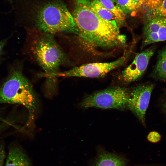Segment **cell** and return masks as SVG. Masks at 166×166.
Wrapping results in <instances>:
<instances>
[{
	"mask_svg": "<svg viewBox=\"0 0 166 166\" xmlns=\"http://www.w3.org/2000/svg\"><path fill=\"white\" fill-rule=\"evenodd\" d=\"M72 16L78 30L82 46L93 53L97 49L124 46L126 36L121 34L116 21L103 19L94 11L90 0H75Z\"/></svg>",
	"mask_w": 166,
	"mask_h": 166,
	"instance_id": "6da1fadb",
	"label": "cell"
},
{
	"mask_svg": "<svg viewBox=\"0 0 166 166\" xmlns=\"http://www.w3.org/2000/svg\"><path fill=\"white\" fill-rule=\"evenodd\" d=\"M33 38L31 50L37 61L44 71L46 78V94L52 96L57 91V74L61 65L65 63L66 57L52 34L40 31Z\"/></svg>",
	"mask_w": 166,
	"mask_h": 166,
	"instance_id": "7a4b0ae2",
	"label": "cell"
},
{
	"mask_svg": "<svg viewBox=\"0 0 166 166\" xmlns=\"http://www.w3.org/2000/svg\"><path fill=\"white\" fill-rule=\"evenodd\" d=\"M5 103L22 105L31 115L36 109L37 100L32 86L17 67H10L8 76L0 87V104Z\"/></svg>",
	"mask_w": 166,
	"mask_h": 166,
	"instance_id": "3957f363",
	"label": "cell"
},
{
	"mask_svg": "<svg viewBox=\"0 0 166 166\" xmlns=\"http://www.w3.org/2000/svg\"><path fill=\"white\" fill-rule=\"evenodd\" d=\"M36 26L39 31L51 34L65 32L79 34L72 15L64 5L48 4L39 11Z\"/></svg>",
	"mask_w": 166,
	"mask_h": 166,
	"instance_id": "277c9868",
	"label": "cell"
},
{
	"mask_svg": "<svg viewBox=\"0 0 166 166\" xmlns=\"http://www.w3.org/2000/svg\"><path fill=\"white\" fill-rule=\"evenodd\" d=\"M130 93L125 88H109L89 96L80 105L85 108L94 107L122 109L127 107Z\"/></svg>",
	"mask_w": 166,
	"mask_h": 166,
	"instance_id": "5b68a950",
	"label": "cell"
},
{
	"mask_svg": "<svg viewBox=\"0 0 166 166\" xmlns=\"http://www.w3.org/2000/svg\"><path fill=\"white\" fill-rule=\"evenodd\" d=\"M128 51L117 60L110 62H94L82 65L68 71L58 73L57 76L97 78L103 77L112 70L124 64L130 55Z\"/></svg>",
	"mask_w": 166,
	"mask_h": 166,
	"instance_id": "8992f818",
	"label": "cell"
},
{
	"mask_svg": "<svg viewBox=\"0 0 166 166\" xmlns=\"http://www.w3.org/2000/svg\"><path fill=\"white\" fill-rule=\"evenodd\" d=\"M151 84L141 85L134 87L130 91L127 107L145 124V115L153 89Z\"/></svg>",
	"mask_w": 166,
	"mask_h": 166,
	"instance_id": "52a82bcc",
	"label": "cell"
},
{
	"mask_svg": "<svg viewBox=\"0 0 166 166\" xmlns=\"http://www.w3.org/2000/svg\"><path fill=\"white\" fill-rule=\"evenodd\" d=\"M166 41V17H148L143 28L142 48Z\"/></svg>",
	"mask_w": 166,
	"mask_h": 166,
	"instance_id": "ba28073f",
	"label": "cell"
},
{
	"mask_svg": "<svg viewBox=\"0 0 166 166\" xmlns=\"http://www.w3.org/2000/svg\"><path fill=\"white\" fill-rule=\"evenodd\" d=\"M154 51L153 48H150L137 53L131 64L123 71L122 79L125 82H130L140 77L146 70Z\"/></svg>",
	"mask_w": 166,
	"mask_h": 166,
	"instance_id": "9c48e42d",
	"label": "cell"
},
{
	"mask_svg": "<svg viewBox=\"0 0 166 166\" xmlns=\"http://www.w3.org/2000/svg\"><path fill=\"white\" fill-rule=\"evenodd\" d=\"M127 162L123 157L100 148L92 166H125Z\"/></svg>",
	"mask_w": 166,
	"mask_h": 166,
	"instance_id": "30bf717a",
	"label": "cell"
},
{
	"mask_svg": "<svg viewBox=\"0 0 166 166\" xmlns=\"http://www.w3.org/2000/svg\"><path fill=\"white\" fill-rule=\"evenodd\" d=\"M4 166H33L24 149L18 145L11 146Z\"/></svg>",
	"mask_w": 166,
	"mask_h": 166,
	"instance_id": "8fae6325",
	"label": "cell"
},
{
	"mask_svg": "<svg viewBox=\"0 0 166 166\" xmlns=\"http://www.w3.org/2000/svg\"><path fill=\"white\" fill-rule=\"evenodd\" d=\"M102 5L114 16L119 27L123 26L126 15L119 6L117 0H99Z\"/></svg>",
	"mask_w": 166,
	"mask_h": 166,
	"instance_id": "7c38bea8",
	"label": "cell"
},
{
	"mask_svg": "<svg viewBox=\"0 0 166 166\" xmlns=\"http://www.w3.org/2000/svg\"><path fill=\"white\" fill-rule=\"evenodd\" d=\"M156 78L166 81V48L160 53L153 72Z\"/></svg>",
	"mask_w": 166,
	"mask_h": 166,
	"instance_id": "4fadbf2b",
	"label": "cell"
},
{
	"mask_svg": "<svg viewBox=\"0 0 166 166\" xmlns=\"http://www.w3.org/2000/svg\"><path fill=\"white\" fill-rule=\"evenodd\" d=\"M94 11L102 18L109 21H116L113 14L107 9L99 0H90Z\"/></svg>",
	"mask_w": 166,
	"mask_h": 166,
	"instance_id": "5bb4252c",
	"label": "cell"
},
{
	"mask_svg": "<svg viewBox=\"0 0 166 166\" xmlns=\"http://www.w3.org/2000/svg\"><path fill=\"white\" fill-rule=\"evenodd\" d=\"M147 17H166V0H162L154 8L148 10Z\"/></svg>",
	"mask_w": 166,
	"mask_h": 166,
	"instance_id": "9a60e30c",
	"label": "cell"
},
{
	"mask_svg": "<svg viewBox=\"0 0 166 166\" xmlns=\"http://www.w3.org/2000/svg\"><path fill=\"white\" fill-rule=\"evenodd\" d=\"M121 9L125 14H129L134 12L132 0H117Z\"/></svg>",
	"mask_w": 166,
	"mask_h": 166,
	"instance_id": "2e32d148",
	"label": "cell"
},
{
	"mask_svg": "<svg viewBox=\"0 0 166 166\" xmlns=\"http://www.w3.org/2000/svg\"><path fill=\"white\" fill-rule=\"evenodd\" d=\"M161 138V135L156 131H152L150 132L147 137L148 141L153 143L158 142L160 140Z\"/></svg>",
	"mask_w": 166,
	"mask_h": 166,
	"instance_id": "e0dca14e",
	"label": "cell"
},
{
	"mask_svg": "<svg viewBox=\"0 0 166 166\" xmlns=\"http://www.w3.org/2000/svg\"><path fill=\"white\" fill-rule=\"evenodd\" d=\"M162 0H145L144 5L148 10H151L156 7Z\"/></svg>",
	"mask_w": 166,
	"mask_h": 166,
	"instance_id": "ac0fdd59",
	"label": "cell"
},
{
	"mask_svg": "<svg viewBox=\"0 0 166 166\" xmlns=\"http://www.w3.org/2000/svg\"><path fill=\"white\" fill-rule=\"evenodd\" d=\"M145 0H132L134 12L139 9L144 5Z\"/></svg>",
	"mask_w": 166,
	"mask_h": 166,
	"instance_id": "d6986e66",
	"label": "cell"
},
{
	"mask_svg": "<svg viewBox=\"0 0 166 166\" xmlns=\"http://www.w3.org/2000/svg\"><path fill=\"white\" fill-rule=\"evenodd\" d=\"M6 157L4 147L3 144H0V166H4Z\"/></svg>",
	"mask_w": 166,
	"mask_h": 166,
	"instance_id": "ffe728a7",
	"label": "cell"
},
{
	"mask_svg": "<svg viewBox=\"0 0 166 166\" xmlns=\"http://www.w3.org/2000/svg\"><path fill=\"white\" fill-rule=\"evenodd\" d=\"M7 39L0 41V60L3 53L4 48L7 43Z\"/></svg>",
	"mask_w": 166,
	"mask_h": 166,
	"instance_id": "44dd1931",
	"label": "cell"
},
{
	"mask_svg": "<svg viewBox=\"0 0 166 166\" xmlns=\"http://www.w3.org/2000/svg\"><path fill=\"white\" fill-rule=\"evenodd\" d=\"M6 128V126L4 124L0 123V134L3 132Z\"/></svg>",
	"mask_w": 166,
	"mask_h": 166,
	"instance_id": "7402d4cb",
	"label": "cell"
},
{
	"mask_svg": "<svg viewBox=\"0 0 166 166\" xmlns=\"http://www.w3.org/2000/svg\"><path fill=\"white\" fill-rule=\"evenodd\" d=\"M164 109L166 112V93L165 96V98H164V102L163 104Z\"/></svg>",
	"mask_w": 166,
	"mask_h": 166,
	"instance_id": "603a6c76",
	"label": "cell"
},
{
	"mask_svg": "<svg viewBox=\"0 0 166 166\" xmlns=\"http://www.w3.org/2000/svg\"><path fill=\"white\" fill-rule=\"evenodd\" d=\"M157 166L156 165H139V166Z\"/></svg>",
	"mask_w": 166,
	"mask_h": 166,
	"instance_id": "cb8c5ba5",
	"label": "cell"
},
{
	"mask_svg": "<svg viewBox=\"0 0 166 166\" xmlns=\"http://www.w3.org/2000/svg\"><path fill=\"white\" fill-rule=\"evenodd\" d=\"M4 121V119L0 117V121Z\"/></svg>",
	"mask_w": 166,
	"mask_h": 166,
	"instance_id": "d4e9b609",
	"label": "cell"
}]
</instances>
